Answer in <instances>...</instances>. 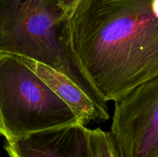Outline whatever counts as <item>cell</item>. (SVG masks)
Segmentation results:
<instances>
[{"mask_svg": "<svg viewBox=\"0 0 158 157\" xmlns=\"http://www.w3.org/2000/svg\"><path fill=\"white\" fill-rule=\"evenodd\" d=\"M69 27L74 52L105 102L158 76V0H79Z\"/></svg>", "mask_w": 158, "mask_h": 157, "instance_id": "cell-1", "label": "cell"}, {"mask_svg": "<svg viewBox=\"0 0 158 157\" xmlns=\"http://www.w3.org/2000/svg\"><path fill=\"white\" fill-rule=\"evenodd\" d=\"M0 54L20 55L63 73L109 119L103 99L83 71L71 42L69 13L59 0H0Z\"/></svg>", "mask_w": 158, "mask_h": 157, "instance_id": "cell-2", "label": "cell"}, {"mask_svg": "<svg viewBox=\"0 0 158 157\" xmlns=\"http://www.w3.org/2000/svg\"><path fill=\"white\" fill-rule=\"evenodd\" d=\"M76 123L69 106L16 55L0 54V135L6 143Z\"/></svg>", "mask_w": 158, "mask_h": 157, "instance_id": "cell-3", "label": "cell"}, {"mask_svg": "<svg viewBox=\"0 0 158 157\" xmlns=\"http://www.w3.org/2000/svg\"><path fill=\"white\" fill-rule=\"evenodd\" d=\"M114 103L109 134L119 157H158V76Z\"/></svg>", "mask_w": 158, "mask_h": 157, "instance_id": "cell-4", "label": "cell"}, {"mask_svg": "<svg viewBox=\"0 0 158 157\" xmlns=\"http://www.w3.org/2000/svg\"><path fill=\"white\" fill-rule=\"evenodd\" d=\"M4 149L9 157H91L88 129L80 123L34 132Z\"/></svg>", "mask_w": 158, "mask_h": 157, "instance_id": "cell-5", "label": "cell"}, {"mask_svg": "<svg viewBox=\"0 0 158 157\" xmlns=\"http://www.w3.org/2000/svg\"><path fill=\"white\" fill-rule=\"evenodd\" d=\"M16 56L69 106L80 124L86 126L91 122L103 121L95 105L63 73L35 60Z\"/></svg>", "mask_w": 158, "mask_h": 157, "instance_id": "cell-6", "label": "cell"}, {"mask_svg": "<svg viewBox=\"0 0 158 157\" xmlns=\"http://www.w3.org/2000/svg\"><path fill=\"white\" fill-rule=\"evenodd\" d=\"M88 137L91 157H119L109 132L100 128L88 129Z\"/></svg>", "mask_w": 158, "mask_h": 157, "instance_id": "cell-7", "label": "cell"}, {"mask_svg": "<svg viewBox=\"0 0 158 157\" xmlns=\"http://www.w3.org/2000/svg\"><path fill=\"white\" fill-rule=\"evenodd\" d=\"M59 1H60L61 6L64 8L65 10L67 11L69 13L75 7L79 0H59Z\"/></svg>", "mask_w": 158, "mask_h": 157, "instance_id": "cell-8", "label": "cell"}]
</instances>
